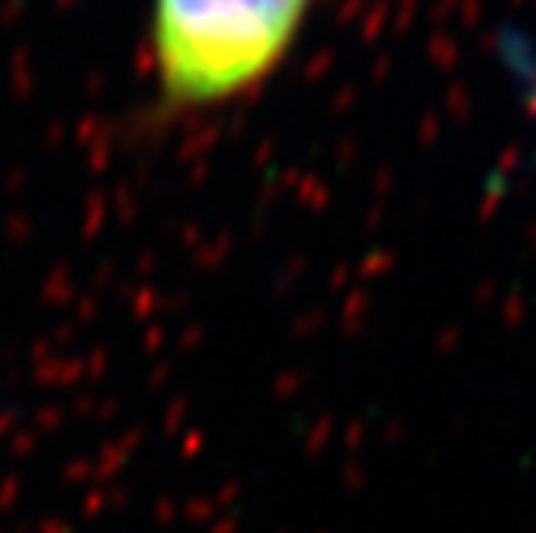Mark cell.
I'll use <instances>...</instances> for the list:
<instances>
[{"mask_svg": "<svg viewBox=\"0 0 536 533\" xmlns=\"http://www.w3.org/2000/svg\"><path fill=\"white\" fill-rule=\"evenodd\" d=\"M315 0H155L151 62L167 110L254 94L296 49Z\"/></svg>", "mask_w": 536, "mask_h": 533, "instance_id": "cell-1", "label": "cell"}]
</instances>
